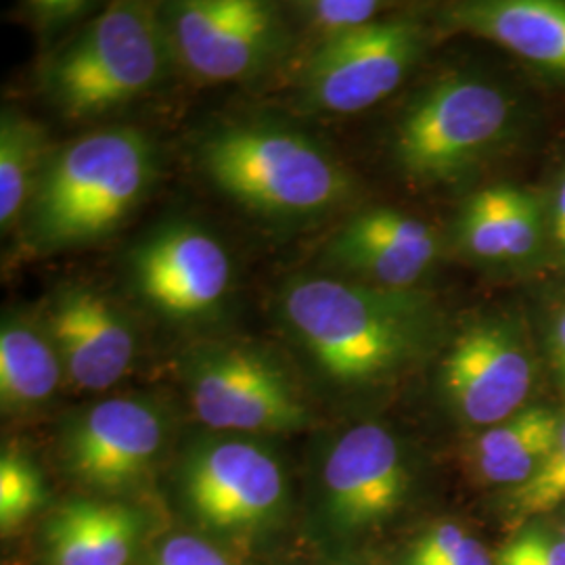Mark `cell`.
Returning a JSON list of instances; mask_svg holds the SVG:
<instances>
[{"mask_svg": "<svg viewBox=\"0 0 565 565\" xmlns=\"http://www.w3.org/2000/svg\"><path fill=\"white\" fill-rule=\"evenodd\" d=\"M289 338L329 380L382 382L431 343L438 312L413 289H385L338 275H294L277 296Z\"/></svg>", "mask_w": 565, "mask_h": 565, "instance_id": "6da1fadb", "label": "cell"}, {"mask_svg": "<svg viewBox=\"0 0 565 565\" xmlns=\"http://www.w3.org/2000/svg\"><path fill=\"white\" fill-rule=\"evenodd\" d=\"M158 174L153 141L137 128H103L55 149L21 223L39 254L76 249L114 235Z\"/></svg>", "mask_w": 565, "mask_h": 565, "instance_id": "7a4b0ae2", "label": "cell"}, {"mask_svg": "<svg viewBox=\"0 0 565 565\" xmlns=\"http://www.w3.org/2000/svg\"><path fill=\"white\" fill-rule=\"evenodd\" d=\"M203 177L224 198L281 223L324 218L354 195V179L333 153L279 121H231L198 142Z\"/></svg>", "mask_w": 565, "mask_h": 565, "instance_id": "3957f363", "label": "cell"}, {"mask_svg": "<svg viewBox=\"0 0 565 565\" xmlns=\"http://www.w3.org/2000/svg\"><path fill=\"white\" fill-rule=\"evenodd\" d=\"M174 63L162 7L111 2L42 67V93L61 116L90 120L162 84Z\"/></svg>", "mask_w": 565, "mask_h": 565, "instance_id": "277c9868", "label": "cell"}, {"mask_svg": "<svg viewBox=\"0 0 565 565\" xmlns=\"http://www.w3.org/2000/svg\"><path fill=\"white\" fill-rule=\"evenodd\" d=\"M520 118V105L501 84L450 74L404 107L390 156L411 184H457L515 139Z\"/></svg>", "mask_w": 565, "mask_h": 565, "instance_id": "5b68a950", "label": "cell"}, {"mask_svg": "<svg viewBox=\"0 0 565 565\" xmlns=\"http://www.w3.org/2000/svg\"><path fill=\"white\" fill-rule=\"evenodd\" d=\"M191 406L203 425L231 431H296L308 408L281 363L247 343H205L184 359Z\"/></svg>", "mask_w": 565, "mask_h": 565, "instance_id": "8992f818", "label": "cell"}, {"mask_svg": "<svg viewBox=\"0 0 565 565\" xmlns=\"http://www.w3.org/2000/svg\"><path fill=\"white\" fill-rule=\"evenodd\" d=\"M162 15L174 61L200 81L260 76L289 44L281 9L264 0H179Z\"/></svg>", "mask_w": 565, "mask_h": 565, "instance_id": "52a82bcc", "label": "cell"}, {"mask_svg": "<svg viewBox=\"0 0 565 565\" xmlns=\"http://www.w3.org/2000/svg\"><path fill=\"white\" fill-rule=\"evenodd\" d=\"M424 25L413 18H385L319 42L302 74L308 109L350 116L390 97L424 53Z\"/></svg>", "mask_w": 565, "mask_h": 565, "instance_id": "ba28073f", "label": "cell"}, {"mask_svg": "<svg viewBox=\"0 0 565 565\" xmlns=\"http://www.w3.org/2000/svg\"><path fill=\"white\" fill-rule=\"evenodd\" d=\"M137 296L172 323L212 319L233 289V260L223 242L191 221L160 224L128 256Z\"/></svg>", "mask_w": 565, "mask_h": 565, "instance_id": "9c48e42d", "label": "cell"}, {"mask_svg": "<svg viewBox=\"0 0 565 565\" xmlns=\"http://www.w3.org/2000/svg\"><path fill=\"white\" fill-rule=\"evenodd\" d=\"M534 377V359L524 335L507 319H482L465 327L440 369L452 411L465 424L486 429L524 411Z\"/></svg>", "mask_w": 565, "mask_h": 565, "instance_id": "30bf717a", "label": "cell"}, {"mask_svg": "<svg viewBox=\"0 0 565 565\" xmlns=\"http://www.w3.org/2000/svg\"><path fill=\"white\" fill-rule=\"evenodd\" d=\"M440 258L431 224L394 207H369L329 237L321 264L338 277L385 289H413Z\"/></svg>", "mask_w": 565, "mask_h": 565, "instance_id": "8fae6325", "label": "cell"}, {"mask_svg": "<svg viewBox=\"0 0 565 565\" xmlns=\"http://www.w3.org/2000/svg\"><path fill=\"white\" fill-rule=\"evenodd\" d=\"M184 494L195 515L214 527L258 524L281 503L279 461L247 440H205L184 465Z\"/></svg>", "mask_w": 565, "mask_h": 565, "instance_id": "7c38bea8", "label": "cell"}, {"mask_svg": "<svg viewBox=\"0 0 565 565\" xmlns=\"http://www.w3.org/2000/svg\"><path fill=\"white\" fill-rule=\"evenodd\" d=\"M42 323L60 352L70 382L99 392L118 384L135 361V327L120 306L88 285H63Z\"/></svg>", "mask_w": 565, "mask_h": 565, "instance_id": "4fadbf2b", "label": "cell"}, {"mask_svg": "<svg viewBox=\"0 0 565 565\" xmlns=\"http://www.w3.org/2000/svg\"><path fill=\"white\" fill-rule=\"evenodd\" d=\"M166 443L162 411L147 401L109 398L90 406L65 438V459L84 484L120 490L147 476Z\"/></svg>", "mask_w": 565, "mask_h": 565, "instance_id": "5bb4252c", "label": "cell"}, {"mask_svg": "<svg viewBox=\"0 0 565 565\" xmlns=\"http://www.w3.org/2000/svg\"><path fill=\"white\" fill-rule=\"evenodd\" d=\"M323 484L329 509L342 524H375L394 513L406 494L403 448L384 425H354L327 452Z\"/></svg>", "mask_w": 565, "mask_h": 565, "instance_id": "9a60e30c", "label": "cell"}, {"mask_svg": "<svg viewBox=\"0 0 565 565\" xmlns=\"http://www.w3.org/2000/svg\"><path fill=\"white\" fill-rule=\"evenodd\" d=\"M548 235V203L530 189L492 184L465 200L455 243L467 258L492 266L532 260Z\"/></svg>", "mask_w": 565, "mask_h": 565, "instance_id": "2e32d148", "label": "cell"}, {"mask_svg": "<svg viewBox=\"0 0 565 565\" xmlns=\"http://www.w3.org/2000/svg\"><path fill=\"white\" fill-rule=\"evenodd\" d=\"M440 28L494 42L548 74L565 76V2L465 0L440 9Z\"/></svg>", "mask_w": 565, "mask_h": 565, "instance_id": "e0dca14e", "label": "cell"}, {"mask_svg": "<svg viewBox=\"0 0 565 565\" xmlns=\"http://www.w3.org/2000/svg\"><path fill=\"white\" fill-rule=\"evenodd\" d=\"M139 532V515L128 507L74 501L46 524V557L51 565H126Z\"/></svg>", "mask_w": 565, "mask_h": 565, "instance_id": "ac0fdd59", "label": "cell"}, {"mask_svg": "<svg viewBox=\"0 0 565 565\" xmlns=\"http://www.w3.org/2000/svg\"><path fill=\"white\" fill-rule=\"evenodd\" d=\"M60 352L42 319L7 310L0 323V401L9 413L46 403L63 375Z\"/></svg>", "mask_w": 565, "mask_h": 565, "instance_id": "d6986e66", "label": "cell"}, {"mask_svg": "<svg viewBox=\"0 0 565 565\" xmlns=\"http://www.w3.org/2000/svg\"><path fill=\"white\" fill-rule=\"evenodd\" d=\"M562 419L546 406H525L522 413L488 427L473 440L471 465L490 484H525L545 463Z\"/></svg>", "mask_w": 565, "mask_h": 565, "instance_id": "ffe728a7", "label": "cell"}, {"mask_svg": "<svg viewBox=\"0 0 565 565\" xmlns=\"http://www.w3.org/2000/svg\"><path fill=\"white\" fill-rule=\"evenodd\" d=\"M55 149L46 130L15 107L0 116V226L13 231L23 221L42 172Z\"/></svg>", "mask_w": 565, "mask_h": 565, "instance_id": "44dd1931", "label": "cell"}, {"mask_svg": "<svg viewBox=\"0 0 565 565\" xmlns=\"http://www.w3.org/2000/svg\"><path fill=\"white\" fill-rule=\"evenodd\" d=\"M44 501L39 467L25 455L7 450L0 459V525L4 532L25 522Z\"/></svg>", "mask_w": 565, "mask_h": 565, "instance_id": "7402d4cb", "label": "cell"}, {"mask_svg": "<svg viewBox=\"0 0 565 565\" xmlns=\"http://www.w3.org/2000/svg\"><path fill=\"white\" fill-rule=\"evenodd\" d=\"M565 503V417L545 463L525 482L511 492V515L530 520L548 513Z\"/></svg>", "mask_w": 565, "mask_h": 565, "instance_id": "603a6c76", "label": "cell"}, {"mask_svg": "<svg viewBox=\"0 0 565 565\" xmlns=\"http://www.w3.org/2000/svg\"><path fill=\"white\" fill-rule=\"evenodd\" d=\"M296 11L323 42L380 20L384 4L375 0H312L298 2Z\"/></svg>", "mask_w": 565, "mask_h": 565, "instance_id": "cb8c5ba5", "label": "cell"}, {"mask_svg": "<svg viewBox=\"0 0 565 565\" xmlns=\"http://www.w3.org/2000/svg\"><path fill=\"white\" fill-rule=\"evenodd\" d=\"M408 565H494L482 543L461 525L440 524L425 532L411 551Z\"/></svg>", "mask_w": 565, "mask_h": 565, "instance_id": "d4e9b609", "label": "cell"}, {"mask_svg": "<svg viewBox=\"0 0 565 565\" xmlns=\"http://www.w3.org/2000/svg\"><path fill=\"white\" fill-rule=\"evenodd\" d=\"M497 565H565V539L527 530L501 548Z\"/></svg>", "mask_w": 565, "mask_h": 565, "instance_id": "484cf974", "label": "cell"}, {"mask_svg": "<svg viewBox=\"0 0 565 565\" xmlns=\"http://www.w3.org/2000/svg\"><path fill=\"white\" fill-rule=\"evenodd\" d=\"M151 565H231L223 555L195 536H174L156 555Z\"/></svg>", "mask_w": 565, "mask_h": 565, "instance_id": "4316f807", "label": "cell"}, {"mask_svg": "<svg viewBox=\"0 0 565 565\" xmlns=\"http://www.w3.org/2000/svg\"><path fill=\"white\" fill-rule=\"evenodd\" d=\"M95 4L82 2V0H42V2H30L28 13L32 15L34 25L42 34L57 32L61 28L81 21L84 15L93 11Z\"/></svg>", "mask_w": 565, "mask_h": 565, "instance_id": "83f0119b", "label": "cell"}, {"mask_svg": "<svg viewBox=\"0 0 565 565\" xmlns=\"http://www.w3.org/2000/svg\"><path fill=\"white\" fill-rule=\"evenodd\" d=\"M548 237L565 258V177L555 186L553 200L548 203Z\"/></svg>", "mask_w": 565, "mask_h": 565, "instance_id": "f1b7e54d", "label": "cell"}, {"mask_svg": "<svg viewBox=\"0 0 565 565\" xmlns=\"http://www.w3.org/2000/svg\"><path fill=\"white\" fill-rule=\"evenodd\" d=\"M548 354L559 384L565 387V306L553 317L548 327Z\"/></svg>", "mask_w": 565, "mask_h": 565, "instance_id": "f546056e", "label": "cell"}, {"mask_svg": "<svg viewBox=\"0 0 565 565\" xmlns=\"http://www.w3.org/2000/svg\"><path fill=\"white\" fill-rule=\"evenodd\" d=\"M564 536H565V532H564Z\"/></svg>", "mask_w": 565, "mask_h": 565, "instance_id": "4dcf8cb0", "label": "cell"}]
</instances>
